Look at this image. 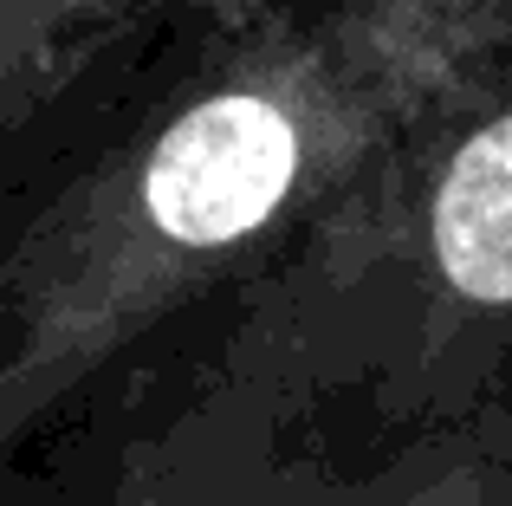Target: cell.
<instances>
[{
  "label": "cell",
  "instance_id": "cell-2",
  "mask_svg": "<svg viewBox=\"0 0 512 506\" xmlns=\"http://www.w3.org/2000/svg\"><path fill=\"white\" fill-rule=\"evenodd\" d=\"M435 253L467 299H512V117L454 156L435 202Z\"/></svg>",
  "mask_w": 512,
  "mask_h": 506
},
{
  "label": "cell",
  "instance_id": "cell-1",
  "mask_svg": "<svg viewBox=\"0 0 512 506\" xmlns=\"http://www.w3.org/2000/svg\"><path fill=\"white\" fill-rule=\"evenodd\" d=\"M299 163L292 124L260 98H214L188 111L150 156V215L188 247H221L279 208Z\"/></svg>",
  "mask_w": 512,
  "mask_h": 506
}]
</instances>
